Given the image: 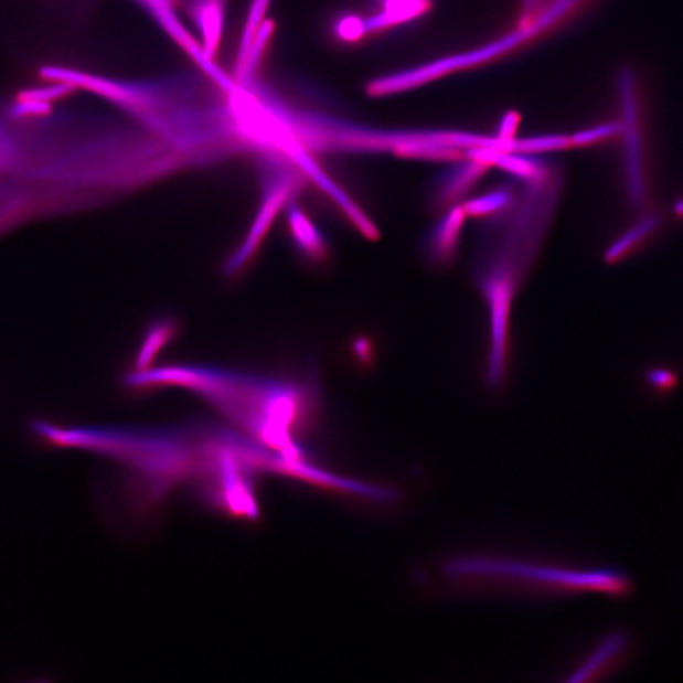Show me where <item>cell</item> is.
<instances>
[{"label":"cell","instance_id":"9","mask_svg":"<svg viewBox=\"0 0 683 683\" xmlns=\"http://www.w3.org/2000/svg\"><path fill=\"white\" fill-rule=\"evenodd\" d=\"M621 132V124H607L575 134L570 137V142L575 146L593 145L595 142L607 140V138L616 137Z\"/></svg>","mask_w":683,"mask_h":683},{"label":"cell","instance_id":"3","mask_svg":"<svg viewBox=\"0 0 683 683\" xmlns=\"http://www.w3.org/2000/svg\"><path fill=\"white\" fill-rule=\"evenodd\" d=\"M578 2H581V0H558L555 7L549 8L548 12L540 17L537 23L529 25V29L516 31L503 40L491 43L487 47L469 52V54L438 60L434 64L383 77V79H377L371 84L370 90L376 95L397 93L414 88V86L427 83L435 79V77L453 72L456 68L487 62L491 57L504 54V52L515 47L519 43L530 40L535 33L547 30L549 24L557 21L562 14H565L570 7Z\"/></svg>","mask_w":683,"mask_h":683},{"label":"cell","instance_id":"2","mask_svg":"<svg viewBox=\"0 0 683 683\" xmlns=\"http://www.w3.org/2000/svg\"><path fill=\"white\" fill-rule=\"evenodd\" d=\"M131 385H179L204 397L257 444L311 469L299 436L316 410L314 387L205 366H181L131 376Z\"/></svg>","mask_w":683,"mask_h":683},{"label":"cell","instance_id":"4","mask_svg":"<svg viewBox=\"0 0 683 683\" xmlns=\"http://www.w3.org/2000/svg\"><path fill=\"white\" fill-rule=\"evenodd\" d=\"M466 218L462 205H453L448 207L444 217L426 233V237L423 238L421 253L429 265L436 269H442L452 264Z\"/></svg>","mask_w":683,"mask_h":683},{"label":"cell","instance_id":"7","mask_svg":"<svg viewBox=\"0 0 683 683\" xmlns=\"http://www.w3.org/2000/svg\"><path fill=\"white\" fill-rule=\"evenodd\" d=\"M626 637L621 634L613 636L605 642L599 651L593 657L589 668L585 670L587 673H604L616 668L621 659L622 652L626 650Z\"/></svg>","mask_w":683,"mask_h":683},{"label":"cell","instance_id":"5","mask_svg":"<svg viewBox=\"0 0 683 683\" xmlns=\"http://www.w3.org/2000/svg\"><path fill=\"white\" fill-rule=\"evenodd\" d=\"M456 163V167L444 172L431 188L430 202L437 210H448L461 198L470 192L472 186L485 174L490 168L487 162L479 159Z\"/></svg>","mask_w":683,"mask_h":683},{"label":"cell","instance_id":"1","mask_svg":"<svg viewBox=\"0 0 683 683\" xmlns=\"http://www.w3.org/2000/svg\"><path fill=\"white\" fill-rule=\"evenodd\" d=\"M32 430L50 447L82 449L126 466L134 480L129 490H136L135 495L146 490V500L192 479L204 483L207 503L221 508L244 483L255 460L248 438L217 428H66L39 420Z\"/></svg>","mask_w":683,"mask_h":683},{"label":"cell","instance_id":"6","mask_svg":"<svg viewBox=\"0 0 683 683\" xmlns=\"http://www.w3.org/2000/svg\"><path fill=\"white\" fill-rule=\"evenodd\" d=\"M514 195L512 190L501 188L487 194L470 199L462 204L467 218H494L512 206Z\"/></svg>","mask_w":683,"mask_h":683},{"label":"cell","instance_id":"10","mask_svg":"<svg viewBox=\"0 0 683 683\" xmlns=\"http://www.w3.org/2000/svg\"><path fill=\"white\" fill-rule=\"evenodd\" d=\"M517 119L519 117L515 114H509L508 116H505L503 122H501V126L499 128V132L495 137L499 138V140L501 141H505V142H512L515 140V132H516V126H517Z\"/></svg>","mask_w":683,"mask_h":683},{"label":"cell","instance_id":"8","mask_svg":"<svg viewBox=\"0 0 683 683\" xmlns=\"http://www.w3.org/2000/svg\"><path fill=\"white\" fill-rule=\"evenodd\" d=\"M573 146L570 137L561 135H548L522 138L517 140L519 153H541L568 149Z\"/></svg>","mask_w":683,"mask_h":683}]
</instances>
